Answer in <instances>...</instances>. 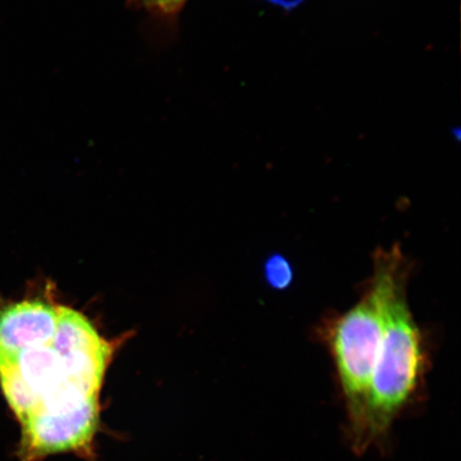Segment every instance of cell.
Here are the masks:
<instances>
[{"label":"cell","mask_w":461,"mask_h":461,"mask_svg":"<svg viewBox=\"0 0 461 461\" xmlns=\"http://www.w3.org/2000/svg\"><path fill=\"white\" fill-rule=\"evenodd\" d=\"M383 285V336L359 429V453L383 440L417 393L428 367V346L407 299L409 263L401 248L377 249L374 267Z\"/></svg>","instance_id":"obj_1"},{"label":"cell","mask_w":461,"mask_h":461,"mask_svg":"<svg viewBox=\"0 0 461 461\" xmlns=\"http://www.w3.org/2000/svg\"><path fill=\"white\" fill-rule=\"evenodd\" d=\"M319 332L336 367L353 436L365 411L383 336V285L376 270L359 301L344 313L328 317Z\"/></svg>","instance_id":"obj_2"},{"label":"cell","mask_w":461,"mask_h":461,"mask_svg":"<svg viewBox=\"0 0 461 461\" xmlns=\"http://www.w3.org/2000/svg\"><path fill=\"white\" fill-rule=\"evenodd\" d=\"M58 321V308L32 299L0 308V356L50 344Z\"/></svg>","instance_id":"obj_3"},{"label":"cell","mask_w":461,"mask_h":461,"mask_svg":"<svg viewBox=\"0 0 461 461\" xmlns=\"http://www.w3.org/2000/svg\"><path fill=\"white\" fill-rule=\"evenodd\" d=\"M294 278L293 267L285 257L276 255L265 263V280L276 291H284L291 285Z\"/></svg>","instance_id":"obj_4"},{"label":"cell","mask_w":461,"mask_h":461,"mask_svg":"<svg viewBox=\"0 0 461 461\" xmlns=\"http://www.w3.org/2000/svg\"><path fill=\"white\" fill-rule=\"evenodd\" d=\"M131 2L152 13L170 15L177 14L187 0H131Z\"/></svg>","instance_id":"obj_5"}]
</instances>
